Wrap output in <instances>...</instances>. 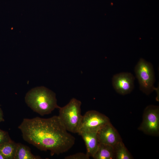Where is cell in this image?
<instances>
[{
  "label": "cell",
  "mask_w": 159,
  "mask_h": 159,
  "mask_svg": "<svg viewBox=\"0 0 159 159\" xmlns=\"http://www.w3.org/2000/svg\"><path fill=\"white\" fill-rule=\"evenodd\" d=\"M24 140L41 151H49L51 156L66 152L75 144L58 116L48 118H24L18 127Z\"/></svg>",
  "instance_id": "1"
},
{
  "label": "cell",
  "mask_w": 159,
  "mask_h": 159,
  "mask_svg": "<svg viewBox=\"0 0 159 159\" xmlns=\"http://www.w3.org/2000/svg\"><path fill=\"white\" fill-rule=\"evenodd\" d=\"M25 100L33 111L42 116L49 114L60 107L57 104L55 93L44 87L31 90L26 94Z\"/></svg>",
  "instance_id": "2"
},
{
  "label": "cell",
  "mask_w": 159,
  "mask_h": 159,
  "mask_svg": "<svg viewBox=\"0 0 159 159\" xmlns=\"http://www.w3.org/2000/svg\"><path fill=\"white\" fill-rule=\"evenodd\" d=\"M81 104L80 101L72 98L66 105L59 108L58 116L68 132L78 133L79 131L82 116Z\"/></svg>",
  "instance_id": "3"
},
{
  "label": "cell",
  "mask_w": 159,
  "mask_h": 159,
  "mask_svg": "<svg viewBox=\"0 0 159 159\" xmlns=\"http://www.w3.org/2000/svg\"><path fill=\"white\" fill-rule=\"evenodd\" d=\"M135 72L142 91L148 95L155 90L154 86L155 80L154 72L151 63L140 59L135 67Z\"/></svg>",
  "instance_id": "4"
},
{
  "label": "cell",
  "mask_w": 159,
  "mask_h": 159,
  "mask_svg": "<svg viewBox=\"0 0 159 159\" xmlns=\"http://www.w3.org/2000/svg\"><path fill=\"white\" fill-rule=\"evenodd\" d=\"M139 130L148 135L158 136L159 133V108L150 105L145 109Z\"/></svg>",
  "instance_id": "5"
},
{
  "label": "cell",
  "mask_w": 159,
  "mask_h": 159,
  "mask_svg": "<svg viewBox=\"0 0 159 159\" xmlns=\"http://www.w3.org/2000/svg\"><path fill=\"white\" fill-rule=\"evenodd\" d=\"M110 122L109 118L105 115L96 110H89L82 115L79 132H97L103 126Z\"/></svg>",
  "instance_id": "6"
},
{
  "label": "cell",
  "mask_w": 159,
  "mask_h": 159,
  "mask_svg": "<svg viewBox=\"0 0 159 159\" xmlns=\"http://www.w3.org/2000/svg\"><path fill=\"white\" fill-rule=\"evenodd\" d=\"M135 77L128 72H121L114 75L112 79L113 87L116 91L122 95L130 93L134 88Z\"/></svg>",
  "instance_id": "7"
},
{
  "label": "cell",
  "mask_w": 159,
  "mask_h": 159,
  "mask_svg": "<svg viewBox=\"0 0 159 159\" xmlns=\"http://www.w3.org/2000/svg\"><path fill=\"white\" fill-rule=\"evenodd\" d=\"M97 136L100 143L113 147L121 141L118 132L110 122L104 125L98 131Z\"/></svg>",
  "instance_id": "8"
},
{
  "label": "cell",
  "mask_w": 159,
  "mask_h": 159,
  "mask_svg": "<svg viewBox=\"0 0 159 159\" xmlns=\"http://www.w3.org/2000/svg\"><path fill=\"white\" fill-rule=\"evenodd\" d=\"M83 138L86 148L87 154L90 157H92L98 147L99 142L97 132L85 131H80L78 133Z\"/></svg>",
  "instance_id": "9"
},
{
  "label": "cell",
  "mask_w": 159,
  "mask_h": 159,
  "mask_svg": "<svg viewBox=\"0 0 159 159\" xmlns=\"http://www.w3.org/2000/svg\"><path fill=\"white\" fill-rule=\"evenodd\" d=\"M94 159H112L115 158L114 147L110 145L100 143L98 149L92 157Z\"/></svg>",
  "instance_id": "10"
},
{
  "label": "cell",
  "mask_w": 159,
  "mask_h": 159,
  "mask_svg": "<svg viewBox=\"0 0 159 159\" xmlns=\"http://www.w3.org/2000/svg\"><path fill=\"white\" fill-rule=\"evenodd\" d=\"M18 143L11 140L0 145V153L5 159H14Z\"/></svg>",
  "instance_id": "11"
},
{
  "label": "cell",
  "mask_w": 159,
  "mask_h": 159,
  "mask_svg": "<svg viewBox=\"0 0 159 159\" xmlns=\"http://www.w3.org/2000/svg\"><path fill=\"white\" fill-rule=\"evenodd\" d=\"M39 156L33 154L28 147L21 143H18L14 159H41Z\"/></svg>",
  "instance_id": "12"
},
{
  "label": "cell",
  "mask_w": 159,
  "mask_h": 159,
  "mask_svg": "<svg viewBox=\"0 0 159 159\" xmlns=\"http://www.w3.org/2000/svg\"><path fill=\"white\" fill-rule=\"evenodd\" d=\"M114 147L116 159H131L132 158L131 155L122 141L118 142Z\"/></svg>",
  "instance_id": "13"
},
{
  "label": "cell",
  "mask_w": 159,
  "mask_h": 159,
  "mask_svg": "<svg viewBox=\"0 0 159 159\" xmlns=\"http://www.w3.org/2000/svg\"><path fill=\"white\" fill-rule=\"evenodd\" d=\"M90 157L83 153H78L75 154L67 156L64 157L65 159H89Z\"/></svg>",
  "instance_id": "14"
},
{
  "label": "cell",
  "mask_w": 159,
  "mask_h": 159,
  "mask_svg": "<svg viewBox=\"0 0 159 159\" xmlns=\"http://www.w3.org/2000/svg\"><path fill=\"white\" fill-rule=\"evenodd\" d=\"M11 140L8 133L0 129V145Z\"/></svg>",
  "instance_id": "15"
},
{
  "label": "cell",
  "mask_w": 159,
  "mask_h": 159,
  "mask_svg": "<svg viewBox=\"0 0 159 159\" xmlns=\"http://www.w3.org/2000/svg\"><path fill=\"white\" fill-rule=\"evenodd\" d=\"M4 121L3 113L1 108L0 107V123Z\"/></svg>",
  "instance_id": "16"
},
{
  "label": "cell",
  "mask_w": 159,
  "mask_h": 159,
  "mask_svg": "<svg viewBox=\"0 0 159 159\" xmlns=\"http://www.w3.org/2000/svg\"><path fill=\"white\" fill-rule=\"evenodd\" d=\"M0 159H5L4 157L0 153Z\"/></svg>",
  "instance_id": "17"
}]
</instances>
